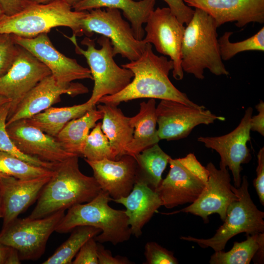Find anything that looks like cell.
<instances>
[{
  "instance_id": "cell-1",
  "label": "cell",
  "mask_w": 264,
  "mask_h": 264,
  "mask_svg": "<svg viewBox=\"0 0 264 264\" xmlns=\"http://www.w3.org/2000/svg\"><path fill=\"white\" fill-rule=\"evenodd\" d=\"M152 47V44L146 43L140 58L121 65L133 73V79L121 91L102 97L97 104L118 106L134 99L153 98L173 100L196 108L203 106L193 102L173 84L169 78L174 68L173 61L165 56L154 54Z\"/></svg>"
},
{
  "instance_id": "cell-2",
  "label": "cell",
  "mask_w": 264,
  "mask_h": 264,
  "mask_svg": "<svg viewBox=\"0 0 264 264\" xmlns=\"http://www.w3.org/2000/svg\"><path fill=\"white\" fill-rule=\"evenodd\" d=\"M77 155L59 162L42 190L34 209L28 217L42 218L72 206L89 201L101 190L93 176L80 170Z\"/></svg>"
},
{
  "instance_id": "cell-3",
  "label": "cell",
  "mask_w": 264,
  "mask_h": 264,
  "mask_svg": "<svg viewBox=\"0 0 264 264\" xmlns=\"http://www.w3.org/2000/svg\"><path fill=\"white\" fill-rule=\"evenodd\" d=\"M181 48V65L183 72L198 79L204 78V70L212 74L228 76L221 58L217 26L204 11L195 8L190 21L185 25Z\"/></svg>"
},
{
  "instance_id": "cell-4",
  "label": "cell",
  "mask_w": 264,
  "mask_h": 264,
  "mask_svg": "<svg viewBox=\"0 0 264 264\" xmlns=\"http://www.w3.org/2000/svg\"><path fill=\"white\" fill-rule=\"evenodd\" d=\"M111 200L109 194L101 190L89 201L69 208L55 231L65 233L78 226H89L101 230L94 237L99 243L110 242L116 245L129 240L132 233L125 211L111 208L108 204Z\"/></svg>"
},
{
  "instance_id": "cell-5",
  "label": "cell",
  "mask_w": 264,
  "mask_h": 264,
  "mask_svg": "<svg viewBox=\"0 0 264 264\" xmlns=\"http://www.w3.org/2000/svg\"><path fill=\"white\" fill-rule=\"evenodd\" d=\"M88 11H77L64 0H55L47 4H32L12 16L4 15L0 20V34H14L32 38L47 33L55 27L70 28L73 35H84L81 20Z\"/></svg>"
},
{
  "instance_id": "cell-6",
  "label": "cell",
  "mask_w": 264,
  "mask_h": 264,
  "mask_svg": "<svg viewBox=\"0 0 264 264\" xmlns=\"http://www.w3.org/2000/svg\"><path fill=\"white\" fill-rule=\"evenodd\" d=\"M64 36L73 44L76 53L85 57L89 66L94 81L92 94L88 100L91 103L96 105L102 97L116 94L130 83L134 75L130 69L120 67L115 63L109 38L100 37L97 42L101 47L98 49L94 40L85 37L81 42L87 46L85 50L79 46L75 35Z\"/></svg>"
},
{
  "instance_id": "cell-7",
  "label": "cell",
  "mask_w": 264,
  "mask_h": 264,
  "mask_svg": "<svg viewBox=\"0 0 264 264\" xmlns=\"http://www.w3.org/2000/svg\"><path fill=\"white\" fill-rule=\"evenodd\" d=\"M247 177L244 176L240 187L231 185L232 190L239 198L228 207L223 224L209 239H198L191 236L180 239L193 242L202 248L211 247L215 251L224 250L228 241L236 235L245 233L254 235L264 232V213L253 202L248 192Z\"/></svg>"
},
{
  "instance_id": "cell-8",
  "label": "cell",
  "mask_w": 264,
  "mask_h": 264,
  "mask_svg": "<svg viewBox=\"0 0 264 264\" xmlns=\"http://www.w3.org/2000/svg\"><path fill=\"white\" fill-rule=\"evenodd\" d=\"M169 163V172L155 190L162 206L171 209L193 203L207 184L209 172L206 167L201 165L193 153L182 158H171Z\"/></svg>"
},
{
  "instance_id": "cell-9",
  "label": "cell",
  "mask_w": 264,
  "mask_h": 264,
  "mask_svg": "<svg viewBox=\"0 0 264 264\" xmlns=\"http://www.w3.org/2000/svg\"><path fill=\"white\" fill-rule=\"evenodd\" d=\"M81 29L88 37L95 33L109 38L114 56L119 54L130 61L140 58L146 44L135 38L130 23L124 20L120 10L115 8L88 11L81 20Z\"/></svg>"
},
{
  "instance_id": "cell-10",
  "label": "cell",
  "mask_w": 264,
  "mask_h": 264,
  "mask_svg": "<svg viewBox=\"0 0 264 264\" xmlns=\"http://www.w3.org/2000/svg\"><path fill=\"white\" fill-rule=\"evenodd\" d=\"M64 215L62 210L39 219L17 218L2 228L0 243L16 249L21 260L38 259Z\"/></svg>"
},
{
  "instance_id": "cell-11",
  "label": "cell",
  "mask_w": 264,
  "mask_h": 264,
  "mask_svg": "<svg viewBox=\"0 0 264 264\" xmlns=\"http://www.w3.org/2000/svg\"><path fill=\"white\" fill-rule=\"evenodd\" d=\"M144 28L145 43L153 44L159 53L170 57L174 64L173 77L181 80L184 72L181 65V48L185 26L169 7H157L150 13Z\"/></svg>"
},
{
  "instance_id": "cell-12",
  "label": "cell",
  "mask_w": 264,
  "mask_h": 264,
  "mask_svg": "<svg viewBox=\"0 0 264 264\" xmlns=\"http://www.w3.org/2000/svg\"><path fill=\"white\" fill-rule=\"evenodd\" d=\"M157 133L160 140H176L187 137L196 126L224 121L203 106L191 107L169 100H161L156 107Z\"/></svg>"
},
{
  "instance_id": "cell-13",
  "label": "cell",
  "mask_w": 264,
  "mask_h": 264,
  "mask_svg": "<svg viewBox=\"0 0 264 264\" xmlns=\"http://www.w3.org/2000/svg\"><path fill=\"white\" fill-rule=\"evenodd\" d=\"M252 112L253 109L248 107L238 126L227 134L198 138V141L219 154L220 163L231 170L236 188L241 184V165L248 163L251 159L247 143L251 139L250 121Z\"/></svg>"
},
{
  "instance_id": "cell-14",
  "label": "cell",
  "mask_w": 264,
  "mask_h": 264,
  "mask_svg": "<svg viewBox=\"0 0 264 264\" xmlns=\"http://www.w3.org/2000/svg\"><path fill=\"white\" fill-rule=\"evenodd\" d=\"M51 74L50 70L45 65L20 46L11 66L0 76V96L10 101L8 116L31 89Z\"/></svg>"
},
{
  "instance_id": "cell-15",
  "label": "cell",
  "mask_w": 264,
  "mask_h": 264,
  "mask_svg": "<svg viewBox=\"0 0 264 264\" xmlns=\"http://www.w3.org/2000/svg\"><path fill=\"white\" fill-rule=\"evenodd\" d=\"M11 35L16 44L28 51L49 69L59 84L67 85L76 80H93L89 69L59 52L47 33L32 38Z\"/></svg>"
},
{
  "instance_id": "cell-16",
  "label": "cell",
  "mask_w": 264,
  "mask_h": 264,
  "mask_svg": "<svg viewBox=\"0 0 264 264\" xmlns=\"http://www.w3.org/2000/svg\"><path fill=\"white\" fill-rule=\"evenodd\" d=\"M206 168L209 172L208 181L198 198L188 206L167 214L190 213L200 217L207 222L208 217L217 213L223 221L224 220L228 207L239 197L231 189L230 176L227 167L220 163L219 169L212 162H209Z\"/></svg>"
},
{
  "instance_id": "cell-17",
  "label": "cell",
  "mask_w": 264,
  "mask_h": 264,
  "mask_svg": "<svg viewBox=\"0 0 264 264\" xmlns=\"http://www.w3.org/2000/svg\"><path fill=\"white\" fill-rule=\"evenodd\" d=\"M88 89L79 83L59 84L52 74L38 83L24 97L7 119L6 126L17 120L28 119L60 102L63 94L72 97L87 93Z\"/></svg>"
},
{
  "instance_id": "cell-18",
  "label": "cell",
  "mask_w": 264,
  "mask_h": 264,
  "mask_svg": "<svg viewBox=\"0 0 264 264\" xmlns=\"http://www.w3.org/2000/svg\"><path fill=\"white\" fill-rule=\"evenodd\" d=\"M6 130L15 145L24 154L53 163L61 162L76 155L66 151L55 137L32 125L25 119L7 125Z\"/></svg>"
},
{
  "instance_id": "cell-19",
  "label": "cell",
  "mask_w": 264,
  "mask_h": 264,
  "mask_svg": "<svg viewBox=\"0 0 264 264\" xmlns=\"http://www.w3.org/2000/svg\"><path fill=\"white\" fill-rule=\"evenodd\" d=\"M183 0L189 7L206 12L217 27L229 22H235L238 27L250 22H264V0Z\"/></svg>"
},
{
  "instance_id": "cell-20",
  "label": "cell",
  "mask_w": 264,
  "mask_h": 264,
  "mask_svg": "<svg viewBox=\"0 0 264 264\" xmlns=\"http://www.w3.org/2000/svg\"><path fill=\"white\" fill-rule=\"evenodd\" d=\"M93 172V177L112 200L124 197L132 190L136 180L137 163L132 156L124 154L117 160L85 159Z\"/></svg>"
},
{
  "instance_id": "cell-21",
  "label": "cell",
  "mask_w": 264,
  "mask_h": 264,
  "mask_svg": "<svg viewBox=\"0 0 264 264\" xmlns=\"http://www.w3.org/2000/svg\"><path fill=\"white\" fill-rule=\"evenodd\" d=\"M51 176L21 179L0 176L3 207L2 228L17 219L38 198Z\"/></svg>"
},
{
  "instance_id": "cell-22",
  "label": "cell",
  "mask_w": 264,
  "mask_h": 264,
  "mask_svg": "<svg viewBox=\"0 0 264 264\" xmlns=\"http://www.w3.org/2000/svg\"><path fill=\"white\" fill-rule=\"evenodd\" d=\"M113 201L126 207L125 213L132 235L137 238L141 235L144 226L162 206L157 192L140 179L135 180L128 195Z\"/></svg>"
},
{
  "instance_id": "cell-23",
  "label": "cell",
  "mask_w": 264,
  "mask_h": 264,
  "mask_svg": "<svg viewBox=\"0 0 264 264\" xmlns=\"http://www.w3.org/2000/svg\"><path fill=\"white\" fill-rule=\"evenodd\" d=\"M155 4V0H82L72 8L77 11L102 7L121 10L124 16L130 22L135 38L141 41L145 34L143 25L146 23Z\"/></svg>"
},
{
  "instance_id": "cell-24",
  "label": "cell",
  "mask_w": 264,
  "mask_h": 264,
  "mask_svg": "<svg viewBox=\"0 0 264 264\" xmlns=\"http://www.w3.org/2000/svg\"><path fill=\"white\" fill-rule=\"evenodd\" d=\"M97 108L103 113L102 130L109 139L115 159H118L133 137L131 117L125 116L117 106L99 103Z\"/></svg>"
},
{
  "instance_id": "cell-25",
  "label": "cell",
  "mask_w": 264,
  "mask_h": 264,
  "mask_svg": "<svg viewBox=\"0 0 264 264\" xmlns=\"http://www.w3.org/2000/svg\"><path fill=\"white\" fill-rule=\"evenodd\" d=\"M156 106L154 99L140 104L138 113L131 117L134 128L132 141L125 148L123 155L135 156L143 150L156 143L159 138L156 129Z\"/></svg>"
},
{
  "instance_id": "cell-26",
  "label": "cell",
  "mask_w": 264,
  "mask_h": 264,
  "mask_svg": "<svg viewBox=\"0 0 264 264\" xmlns=\"http://www.w3.org/2000/svg\"><path fill=\"white\" fill-rule=\"evenodd\" d=\"M103 116L101 111L93 108L83 116L69 121L55 138L66 151L81 156L90 130Z\"/></svg>"
},
{
  "instance_id": "cell-27",
  "label": "cell",
  "mask_w": 264,
  "mask_h": 264,
  "mask_svg": "<svg viewBox=\"0 0 264 264\" xmlns=\"http://www.w3.org/2000/svg\"><path fill=\"white\" fill-rule=\"evenodd\" d=\"M95 105L88 100L69 107H49L32 117L25 119L32 125L44 133L56 137L64 127L70 120L84 115L95 108Z\"/></svg>"
},
{
  "instance_id": "cell-28",
  "label": "cell",
  "mask_w": 264,
  "mask_h": 264,
  "mask_svg": "<svg viewBox=\"0 0 264 264\" xmlns=\"http://www.w3.org/2000/svg\"><path fill=\"white\" fill-rule=\"evenodd\" d=\"M171 156L156 143L137 154L136 179H140L155 191L162 178V175L169 163Z\"/></svg>"
},
{
  "instance_id": "cell-29",
  "label": "cell",
  "mask_w": 264,
  "mask_h": 264,
  "mask_svg": "<svg viewBox=\"0 0 264 264\" xmlns=\"http://www.w3.org/2000/svg\"><path fill=\"white\" fill-rule=\"evenodd\" d=\"M246 240L235 242L228 252L215 251L209 261L211 264H249L259 248L264 245V233L246 235Z\"/></svg>"
},
{
  "instance_id": "cell-30",
  "label": "cell",
  "mask_w": 264,
  "mask_h": 264,
  "mask_svg": "<svg viewBox=\"0 0 264 264\" xmlns=\"http://www.w3.org/2000/svg\"><path fill=\"white\" fill-rule=\"evenodd\" d=\"M101 230L94 227L80 226L75 228L69 237L43 264H71L81 247Z\"/></svg>"
},
{
  "instance_id": "cell-31",
  "label": "cell",
  "mask_w": 264,
  "mask_h": 264,
  "mask_svg": "<svg viewBox=\"0 0 264 264\" xmlns=\"http://www.w3.org/2000/svg\"><path fill=\"white\" fill-rule=\"evenodd\" d=\"M54 170L31 164L10 154L0 151V176L28 179L52 176Z\"/></svg>"
},
{
  "instance_id": "cell-32",
  "label": "cell",
  "mask_w": 264,
  "mask_h": 264,
  "mask_svg": "<svg viewBox=\"0 0 264 264\" xmlns=\"http://www.w3.org/2000/svg\"><path fill=\"white\" fill-rule=\"evenodd\" d=\"M232 32H226L218 42L222 61H227L238 53L246 51H264V27L250 37L242 41L232 43L229 40Z\"/></svg>"
},
{
  "instance_id": "cell-33",
  "label": "cell",
  "mask_w": 264,
  "mask_h": 264,
  "mask_svg": "<svg viewBox=\"0 0 264 264\" xmlns=\"http://www.w3.org/2000/svg\"><path fill=\"white\" fill-rule=\"evenodd\" d=\"M10 102L0 106V151L10 154L31 164L54 170L58 163L43 161L39 158L24 154L15 145L6 130V121Z\"/></svg>"
},
{
  "instance_id": "cell-34",
  "label": "cell",
  "mask_w": 264,
  "mask_h": 264,
  "mask_svg": "<svg viewBox=\"0 0 264 264\" xmlns=\"http://www.w3.org/2000/svg\"><path fill=\"white\" fill-rule=\"evenodd\" d=\"M82 155L90 161L115 160L109 139L102 130L101 122L97 123L89 133Z\"/></svg>"
},
{
  "instance_id": "cell-35",
  "label": "cell",
  "mask_w": 264,
  "mask_h": 264,
  "mask_svg": "<svg viewBox=\"0 0 264 264\" xmlns=\"http://www.w3.org/2000/svg\"><path fill=\"white\" fill-rule=\"evenodd\" d=\"M19 49L20 46L15 43L11 34H0V76L10 67Z\"/></svg>"
},
{
  "instance_id": "cell-36",
  "label": "cell",
  "mask_w": 264,
  "mask_h": 264,
  "mask_svg": "<svg viewBox=\"0 0 264 264\" xmlns=\"http://www.w3.org/2000/svg\"><path fill=\"white\" fill-rule=\"evenodd\" d=\"M146 264H177L178 262L173 253L156 242H149L145 246Z\"/></svg>"
},
{
  "instance_id": "cell-37",
  "label": "cell",
  "mask_w": 264,
  "mask_h": 264,
  "mask_svg": "<svg viewBox=\"0 0 264 264\" xmlns=\"http://www.w3.org/2000/svg\"><path fill=\"white\" fill-rule=\"evenodd\" d=\"M94 237L88 240L81 247L72 264H98L97 243Z\"/></svg>"
},
{
  "instance_id": "cell-38",
  "label": "cell",
  "mask_w": 264,
  "mask_h": 264,
  "mask_svg": "<svg viewBox=\"0 0 264 264\" xmlns=\"http://www.w3.org/2000/svg\"><path fill=\"white\" fill-rule=\"evenodd\" d=\"M168 5L172 13L184 25L191 20L194 10L188 6L183 0H163Z\"/></svg>"
},
{
  "instance_id": "cell-39",
  "label": "cell",
  "mask_w": 264,
  "mask_h": 264,
  "mask_svg": "<svg viewBox=\"0 0 264 264\" xmlns=\"http://www.w3.org/2000/svg\"><path fill=\"white\" fill-rule=\"evenodd\" d=\"M258 165L256 168L257 177L253 185L261 203L264 205V148L259 150L258 155Z\"/></svg>"
},
{
  "instance_id": "cell-40",
  "label": "cell",
  "mask_w": 264,
  "mask_h": 264,
  "mask_svg": "<svg viewBox=\"0 0 264 264\" xmlns=\"http://www.w3.org/2000/svg\"><path fill=\"white\" fill-rule=\"evenodd\" d=\"M98 264H132L127 258L113 257L111 252L106 249L101 243H97Z\"/></svg>"
},
{
  "instance_id": "cell-41",
  "label": "cell",
  "mask_w": 264,
  "mask_h": 264,
  "mask_svg": "<svg viewBox=\"0 0 264 264\" xmlns=\"http://www.w3.org/2000/svg\"><path fill=\"white\" fill-rule=\"evenodd\" d=\"M32 4L27 0H0V4L6 16L17 14Z\"/></svg>"
},
{
  "instance_id": "cell-42",
  "label": "cell",
  "mask_w": 264,
  "mask_h": 264,
  "mask_svg": "<svg viewBox=\"0 0 264 264\" xmlns=\"http://www.w3.org/2000/svg\"><path fill=\"white\" fill-rule=\"evenodd\" d=\"M259 112L257 115L251 116L250 121V130L259 132L264 136V103L261 100L256 106Z\"/></svg>"
},
{
  "instance_id": "cell-43",
  "label": "cell",
  "mask_w": 264,
  "mask_h": 264,
  "mask_svg": "<svg viewBox=\"0 0 264 264\" xmlns=\"http://www.w3.org/2000/svg\"><path fill=\"white\" fill-rule=\"evenodd\" d=\"M20 259L18 251L14 248L9 247L5 264H21Z\"/></svg>"
},
{
  "instance_id": "cell-44",
  "label": "cell",
  "mask_w": 264,
  "mask_h": 264,
  "mask_svg": "<svg viewBox=\"0 0 264 264\" xmlns=\"http://www.w3.org/2000/svg\"><path fill=\"white\" fill-rule=\"evenodd\" d=\"M9 247L0 243V264H5Z\"/></svg>"
},
{
  "instance_id": "cell-45",
  "label": "cell",
  "mask_w": 264,
  "mask_h": 264,
  "mask_svg": "<svg viewBox=\"0 0 264 264\" xmlns=\"http://www.w3.org/2000/svg\"><path fill=\"white\" fill-rule=\"evenodd\" d=\"M29 2L32 3V4H47L51 2H52L53 1L55 0H27Z\"/></svg>"
},
{
  "instance_id": "cell-46",
  "label": "cell",
  "mask_w": 264,
  "mask_h": 264,
  "mask_svg": "<svg viewBox=\"0 0 264 264\" xmlns=\"http://www.w3.org/2000/svg\"><path fill=\"white\" fill-rule=\"evenodd\" d=\"M72 7L82 0H64Z\"/></svg>"
},
{
  "instance_id": "cell-47",
  "label": "cell",
  "mask_w": 264,
  "mask_h": 264,
  "mask_svg": "<svg viewBox=\"0 0 264 264\" xmlns=\"http://www.w3.org/2000/svg\"><path fill=\"white\" fill-rule=\"evenodd\" d=\"M3 217L2 200L1 190L0 189V219Z\"/></svg>"
},
{
  "instance_id": "cell-48",
  "label": "cell",
  "mask_w": 264,
  "mask_h": 264,
  "mask_svg": "<svg viewBox=\"0 0 264 264\" xmlns=\"http://www.w3.org/2000/svg\"><path fill=\"white\" fill-rule=\"evenodd\" d=\"M8 102H10L9 99L5 97L0 96V106Z\"/></svg>"
},
{
  "instance_id": "cell-49",
  "label": "cell",
  "mask_w": 264,
  "mask_h": 264,
  "mask_svg": "<svg viewBox=\"0 0 264 264\" xmlns=\"http://www.w3.org/2000/svg\"><path fill=\"white\" fill-rule=\"evenodd\" d=\"M4 12L1 8V6L0 4V20L3 17V16L4 15Z\"/></svg>"
}]
</instances>
